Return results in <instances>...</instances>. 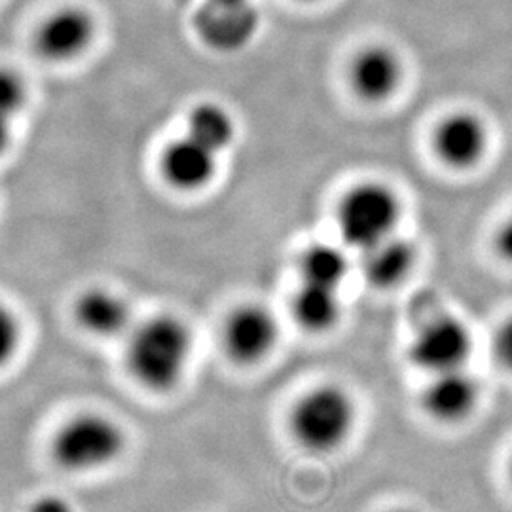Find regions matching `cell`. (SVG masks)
Returning a JSON list of instances; mask_svg holds the SVG:
<instances>
[{
	"label": "cell",
	"mask_w": 512,
	"mask_h": 512,
	"mask_svg": "<svg viewBox=\"0 0 512 512\" xmlns=\"http://www.w3.org/2000/svg\"><path fill=\"white\" fill-rule=\"evenodd\" d=\"M494 349L497 361L512 372V319L497 332Z\"/></svg>",
	"instance_id": "obj_20"
},
{
	"label": "cell",
	"mask_w": 512,
	"mask_h": 512,
	"mask_svg": "<svg viewBox=\"0 0 512 512\" xmlns=\"http://www.w3.org/2000/svg\"><path fill=\"white\" fill-rule=\"evenodd\" d=\"M192 351V334L181 319L154 317L133 332L128 365L139 384L169 391L181 382Z\"/></svg>",
	"instance_id": "obj_1"
},
{
	"label": "cell",
	"mask_w": 512,
	"mask_h": 512,
	"mask_svg": "<svg viewBox=\"0 0 512 512\" xmlns=\"http://www.w3.org/2000/svg\"><path fill=\"white\" fill-rule=\"evenodd\" d=\"M433 376V382L423 391V406L427 414L446 423L467 418L478 401L475 378L465 368L446 370Z\"/></svg>",
	"instance_id": "obj_9"
},
{
	"label": "cell",
	"mask_w": 512,
	"mask_h": 512,
	"mask_svg": "<svg viewBox=\"0 0 512 512\" xmlns=\"http://www.w3.org/2000/svg\"><path fill=\"white\" fill-rule=\"evenodd\" d=\"M279 327L274 315L262 306H243L230 315L224 327V346L228 355L241 365L264 359L277 342Z\"/></svg>",
	"instance_id": "obj_7"
},
{
	"label": "cell",
	"mask_w": 512,
	"mask_h": 512,
	"mask_svg": "<svg viewBox=\"0 0 512 512\" xmlns=\"http://www.w3.org/2000/svg\"><path fill=\"white\" fill-rule=\"evenodd\" d=\"M393 512H414V511H408V509H399V511H393Z\"/></svg>",
	"instance_id": "obj_24"
},
{
	"label": "cell",
	"mask_w": 512,
	"mask_h": 512,
	"mask_svg": "<svg viewBox=\"0 0 512 512\" xmlns=\"http://www.w3.org/2000/svg\"><path fill=\"white\" fill-rule=\"evenodd\" d=\"M495 249L507 262H512V217L501 226L495 238Z\"/></svg>",
	"instance_id": "obj_22"
},
{
	"label": "cell",
	"mask_w": 512,
	"mask_h": 512,
	"mask_svg": "<svg viewBox=\"0 0 512 512\" xmlns=\"http://www.w3.org/2000/svg\"><path fill=\"white\" fill-rule=\"evenodd\" d=\"M355 420V410L340 387H317L304 395L291 416L294 439L304 448L325 454L348 439Z\"/></svg>",
	"instance_id": "obj_4"
},
{
	"label": "cell",
	"mask_w": 512,
	"mask_h": 512,
	"mask_svg": "<svg viewBox=\"0 0 512 512\" xmlns=\"http://www.w3.org/2000/svg\"><path fill=\"white\" fill-rule=\"evenodd\" d=\"M304 283L338 289L348 275V258L336 247L311 245L300 262Z\"/></svg>",
	"instance_id": "obj_17"
},
{
	"label": "cell",
	"mask_w": 512,
	"mask_h": 512,
	"mask_svg": "<svg viewBox=\"0 0 512 512\" xmlns=\"http://www.w3.org/2000/svg\"><path fill=\"white\" fill-rule=\"evenodd\" d=\"M217 158L219 154L184 135L165 148L162 173L179 190H200L215 177Z\"/></svg>",
	"instance_id": "obj_11"
},
{
	"label": "cell",
	"mask_w": 512,
	"mask_h": 512,
	"mask_svg": "<svg viewBox=\"0 0 512 512\" xmlns=\"http://www.w3.org/2000/svg\"><path fill=\"white\" fill-rule=\"evenodd\" d=\"M414 266V247L404 239L385 238L363 251L361 268L366 281L376 287H393Z\"/></svg>",
	"instance_id": "obj_14"
},
{
	"label": "cell",
	"mask_w": 512,
	"mask_h": 512,
	"mask_svg": "<svg viewBox=\"0 0 512 512\" xmlns=\"http://www.w3.org/2000/svg\"><path fill=\"white\" fill-rule=\"evenodd\" d=\"M124 448L126 437L116 421L101 414H80L57 431L52 454L63 469L86 473L107 467Z\"/></svg>",
	"instance_id": "obj_3"
},
{
	"label": "cell",
	"mask_w": 512,
	"mask_h": 512,
	"mask_svg": "<svg viewBox=\"0 0 512 512\" xmlns=\"http://www.w3.org/2000/svg\"><path fill=\"white\" fill-rule=\"evenodd\" d=\"M408 315L416 330L410 348L414 365L433 374L463 368L471 353V334L437 294L420 291L410 300Z\"/></svg>",
	"instance_id": "obj_2"
},
{
	"label": "cell",
	"mask_w": 512,
	"mask_h": 512,
	"mask_svg": "<svg viewBox=\"0 0 512 512\" xmlns=\"http://www.w3.org/2000/svg\"><path fill=\"white\" fill-rule=\"evenodd\" d=\"M10 137H12V131H10V118H4L0 116V156L4 154V150L10 145Z\"/></svg>",
	"instance_id": "obj_23"
},
{
	"label": "cell",
	"mask_w": 512,
	"mask_h": 512,
	"mask_svg": "<svg viewBox=\"0 0 512 512\" xmlns=\"http://www.w3.org/2000/svg\"><path fill=\"white\" fill-rule=\"evenodd\" d=\"M93 31L92 18L84 10L63 8L38 29V52L52 61H69L90 46Z\"/></svg>",
	"instance_id": "obj_8"
},
{
	"label": "cell",
	"mask_w": 512,
	"mask_h": 512,
	"mask_svg": "<svg viewBox=\"0 0 512 512\" xmlns=\"http://www.w3.org/2000/svg\"><path fill=\"white\" fill-rule=\"evenodd\" d=\"M511 476H512V463H511Z\"/></svg>",
	"instance_id": "obj_25"
},
{
	"label": "cell",
	"mask_w": 512,
	"mask_h": 512,
	"mask_svg": "<svg viewBox=\"0 0 512 512\" xmlns=\"http://www.w3.org/2000/svg\"><path fill=\"white\" fill-rule=\"evenodd\" d=\"M205 44L219 52H236L251 42L260 18L251 0H205L194 18Z\"/></svg>",
	"instance_id": "obj_6"
},
{
	"label": "cell",
	"mask_w": 512,
	"mask_h": 512,
	"mask_svg": "<svg viewBox=\"0 0 512 512\" xmlns=\"http://www.w3.org/2000/svg\"><path fill=\"white\" fill-rule=\"evenodd\" d=\"M296 321L304 329L323 332L336 325L340 317V300L336 289L304 283L293 302Z\"/></svg>",
	"instance_id": "obj_15"
},
{
	"label": "cell",
	"mask_w": 512,
	"mask_h": 512,
	"mask_svg": "<svg viewBox=\"0 0 512 512\" xmlns=\"http://www.w3.org/2000/svg\"><path fill=\"white\" fill-rule=\"evenodd\" d=\"M74 313L78 323L97 336H116L131 323V308L126 298L107 289L86 291L78 298Z\"/></svg>",
	"instance_id": "obj_13"
},
{
	"label": "cell",
	"mask_w": 512,
	"mask_h": 512,
	"mask_svg": "<svg viewBox=\"0 0 512 512\" xmlns=\"http://www.w3.org/2000/svg\"><path fill=\"white\" fill-rule=\"evenodd\" d=\"M21 332L16 315L0 302V368L8 365L18 351Z\"/></svg>",
	"instance_id": "obj_19"
},
{
	"label": "cell",
	"mask_w": 512,
	"mask_h": 512,
	"mask_svg": "<svg viewBox=\"0 0 512 512\" xmlns=\"http://www.w3.org/2000/svg\"><path fill=\"white\" fill-rule=\"evenodd\" d=\"M27 101V90L18 74L0 67V116L10 118L23 109Z\"/></svg>",
	"instance_id": "obj_18"
},
{
	"label": "cell",
	"mask_w": 512,
	"mask_h": 512,
	"mask_svg": "<svg viewBox=\"0 0 512 512\" xmlns=\"http://www.w3.org/2000/svg\"><path fill=\"white\" fill-rule=\"evenodd\" d=\"M188 137L220 154L234 141L236 126L230 112L217 103H202L188 116Z\"/></svg>",
	"instance_id": "obj_16"
},
{
	"label": "cell",
	"mask_w": 512,
	"mask_h": 512,
	"mask_svg": "<svg viewBox=\"0 0 512 512\" xmlns=\"http://www.w3.org/2000/svg\"><path fill=\"white\" fill-rule=\"evenodd\" d=\"M401 61L389 48L374 46L357 55L351 67V84L365 101H384L401 84Z\"/></svg>",
	"instance_id": "obj_12"
},
{
	"label": "cell",
	"mask_w": 512,
	"mask_h": 512,
	"mask_svg": "<svg viewBox=\"0 0 512 512\" xmlns=\"http://www.w3.org/2000/svg\"><path fill=\"white\" fill-rule=\"evenodd\" d=\"M29 512H74L69 501H65L63 497L57 495H46L40 497L31 505Z\"/></svg>",
	"instance_id": "obj_21"
},
{
	"label": "cell",
	"mask_w": 512,
	"mask_h": 512,
	"mask_svg": "<svg viewBox=\"0 0 512 512\" xmlns=\"http://www.w3.org/2000/svg\"><path fill=\"white\" fill-rule=\"evenodd\" d=\"M401 217V203L385 184L366 183L353 188L338 211V224L351 247L365 251L393 236Z\"/></svg>",
	"instance_id": "obj_5"
},
{
	"label": "cell",
	"mask_w": 512,
	"mask_h": 512,
	"mask_svg": "<svg viewBox=\"0 0 512 512\" xmlns=\"http://www.w3.org/2000/svg\"><path fill=\"white\" fill-rule=\"evenodd\" d=\"M488 133L482 120L471 112L448 116L435 133V148L440 160L452 167H471L486 152Z\"/></svg>",
	"instance_id": "obj_10"
}]
</instances>
